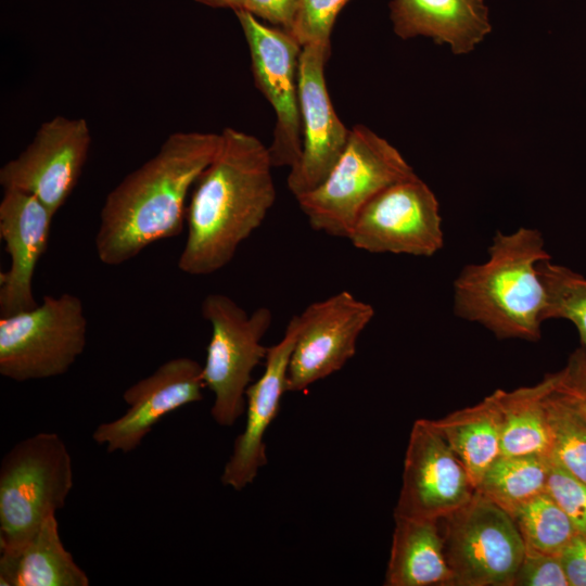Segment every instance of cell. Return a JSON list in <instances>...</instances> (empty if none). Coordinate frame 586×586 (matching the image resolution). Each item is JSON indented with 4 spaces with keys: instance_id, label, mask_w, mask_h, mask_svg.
Listing matches in <instances>:
<instances>
[{
    "instance_id": "6da1fadb",
    "label": "cell",
    "mask_w": 586,
    "mask_h": 586,
    "mask_svg": "<svg viewBox=\"0 0 586 586\" xmlns=\"http://www.w3.org/2000/svg\"><path fill=\"white\" fill-rule=\"evenodd\" d=\"M219 135L217 151L198 178L186 211L187 238L177 265L190 276L226 267L277 198L268 146L231 127Z\"/></svg>"
},
{
    "instance_id": "7a4b0ae2",
    "label": "cell",
    "mask_w": 586,
    "mask_h": 586,
    "mask_svg": "<svg viewBox=\"0 0 586 586\" xmlns=\"http://www.w3.org/2000/svg\"><path fill=\"white\" fill-rule=\"evenodd\" d=\"M220 135L176 131L105 198L95 251L101 263L122 265L157 241L180 234L187 198L213 160Z\"/></svg>"
},
{
    "instance_id": "3957f363",
    "label": "cell",
    "mask_w": 586,
    "mask_h": 586,
    "mask_svg": "<svg viewBox=\"0 0 586 586\" xmlns=\"http://www.w3.org/2000/svg\"><path fill=\"white\" fill-rule=\"evenodd\" d=\"M548 258L538 230L497 232L486 262L466 266L455 280V313L499 339L537 341L547 310L538 265Z\"/></svg>"
},
{
    "instance_id": "277c9868",
    "label": "cell",
    "mask_w": 586,
    "mask_h": 586,
    "mask_svg": "<svg viewBox=\"0 0 586 586\" xmlns=\"http://www.w3.org/2000/svg\"><path fill=\"white\" fill-rule=\"evenodd\" d=\"M73 485L72 457L59 434L40 432L16 443L0 464V555L17 552L65 506Z\"/></svg>"
},
{
    "instance_id": "5b68a950",
    "label": "cell",
    "mask_w": 586,
    "mask_h": 586,
    "mask_svg": "<svg viewBox=\"0 0 586 586\" xmlns=\"http://www.w3.org/2000/svg\"><path fill=\"white\" fill-rule=\"evenodd\" d=\"M413 176L412 167L395 146L357 125L324 180L296 200L314 230L347 239L358 214L373 196Z\"/></svg>"
},
{
    "instance_id": "8992f818",
    "label": "cell",
    "mask_w": 586,
    "mask_h": 586,
    "mask_svg": "<svg viewBox=\"0 0 586 586\" xmlns=\"http://www.w3.org/2000/svg\"><path fill=\"white\" fill-rule=\"evenodd\" d=\"M201 313L212 328L202 365L205 387L214 394L211 415L217 424L232 426L245 411L252 372L267 356L262 340L272 314L267 307L249 314L222 293L207 294Z\"/></svg>"
},
{
    "instance_id": "52a82bcc",
    "label": "cell",
    "mask_w": 586,
    "mask_h": 586,
    "mask_svg": "<svg viewBox=\"0 0 586 586\" xmlns=\"http://www.w3.org/2000/svg\"><path fill=\"white\" fill-rule=\"evenodd\" d=\"M86 342L81 300L71 293L44 295L36 307L0 318V374L16 382L64 374Z\"/></svg>"
},
{
    "instance_id": "ba28073f",
    "label": "cell",
    "mask_w": 586,
    "mask_h": 586,
    "mask_svg": "<svg viewBox=\"0 0 586 586\" xmlns=\"http://www.w3.org/2000/svg\"><path fill=\"white\" fill-rule=\"evenodd\" d=\"M451 586H512L525 552L513 518L475 491L441 520Z\"/></svg>"
},
{
    "instance_id": "9c48e42d",
    "label": "cell",
    "mask_w": 586,
    "mask_h": 586,
    "mask_svg": "<svg viewBox=\"0 0 586 586\" xmlns=\"http://www.w3.org/2000/svg\"><path fill=\"white\" fill-rule=\"evenodd\" d=\"M234 13L249 47L255 86L276 114L268 146L271 163L292 168L303 148L298 86L303 47L291 33L267 26L245 10Z\"/></svg>"
},
{
    "instance_id": "30bf717a",
    "label": "cell",
    "mask_w": 586,
    "mask_h": 586,
    "mask_svg": "<svg viewBox=\"0 0 586 586\" xmlns=\"http://www.w3.org/2000/svg\"><path fill=\"white\" fill-rule=\"evenodd\" d=\"M347 239L369 253L431 257L444 245L438 201L417 175L395 182L362 207Z\"/></svg>"
},
{
    "instance_id": "8fae6325",
    "label": "cell",
    "mask_w": 586,
    "mask_h": 586,
    "mask_svg": "<svg viewBox=\"0 0 586 586\" xmlns=\"http://www.w3.org/2000/svg\"><path fill=\"white\" fill-rule=\"evenodd\" d=\"M90 146L85 118L56 115L42 123L25 150L0 168V184L3 190L34 195L55 215L74 191Z\"/></svg>"
},
{
    "instance_id": "7c38bea8",
    "label": "cell",
    "mask_w": 586,
    "mask_h": 586,
    "mask_svg": "<svg viewBox=\"0 0 586 586\" xmlns=\"http://www.w3.org/2000/svg\"><path fill=\"white\" fill-rule=\"evenodd\" d=\"M373 316L371 304L345 290L308 305L297 315L288 392H302L342 369L355 355L357 340Z\"/></svg>"
},
{
    "instance_id": "4fadbf2b",
    "label": "cell",
    "mask_w": 586,
    "mask_h": 586,
    "mask_svg": "<svg viewBox=\"0 0 586 586\" xmlns=\"http://www.w3.org/2000/svg\"><path fill=\"white\" fill-rule=\"evenodd\" d=\"M459 459L428 419L417 420L406 449L394 517L442 520L473 497Z\"/></svg>"
},
{
    "instance_id": "5bb4252c",
    "label": "cell",
    "mask_w": 586,
    "mask_h": 586,
    "mask_svg": "<svg viewBox=\"0 0 586 586\" xmlns=\"http://www.w3.org/2000/svg\"><path fill=\"white\" fill-rule=\"evenodd\" d=\"M330 48L308 44L300 58L298 86L303 148L290 168L288 188L294 198L320 184L348 142L351 129L335 113L327 89L324 65Z\"/></svg>"
},
{
    "instance_id": "9a60e30c",
    "label": "cell",
    "mask_w": 586,
    "mask_h": 586,
    "mask_svg": "<svg viewBox=\"0 0 586 586\" xmlns=\"http://www.w3.org/2000/svg\"><path fill=\"white\" fill-rule=\"evenodd\" d=\"M204 387L200 362L189 357L169 359L124 392L127 411L115 420L99 424L92 440L105 446L107 453H130L163 417L202 400Z\"/></svg>"
},
{
    "instance_id": "2e32d148",
    "label": "cell",
    "mask_w": 586,
    "mask_h": 586,
    "mask_svg": "<svg viewBox=\"0 0 586 586\" xmlns=\"http://www.w3.org/2000/svg\"><path fill=\"white\" fill-rule=\"evenodd\" d=\"M297 331L295 315L289 320L282 339L268 347L264 372L246 390L245 426L235 438L220 476L221 483L234 491L250 485L267 463L264 436L279 412L283 394L288 392L289 362Z\"/></svg>"
},
{
    "instance_id": "e0dca14e",
    "label": "cell",
    "mask_w": 586,
    "mask_h": 586,
    "mask_svg": "<svg viewBox=\"0 0 586 586\" xmlns=\"http://www.w3.org/2000/svg\"><path fill=\"white\" fill-rule=\"evenodd\" d=\"M53 216L34 195L4 190L0 202V238L10 256V266L0 273V318L38 305L33 278L47 251Z\"/></svg>"
},
{
    "instance_id": "ac0fdd59",
    "label": "cell",
    "mask_w": 586,
    "mask_h": 586,
    "mask_svg": "<svg viewBox=\"0 0 586 586\" xmlns=\"http://www.w3.org/2000/svg\"><path fill=\"white\" fill-rule=\"evenodd\" d=\"M390 17L398 37H429L456 54L472 51L492 29L484 0H392Z\"/></svg>"
},
{
    "instance_id": "d6986e66",
    "label": "cell",
    "mask_w": 586,
    "mask_h": 586,
    "mask_svg": "<svg viewBox=\"0 0 586 586\" xmlns=\"http://www.w3.org/2000/svg\"><path fill=\"white\" fill-rule=\"evenodd\" d=\"M387 586H451L441 520L394 517Z\"/></svg>"
},
{
    "instance_id": "ffe728a7",
    "label": "cell",
    "mask_w": 586,
    "mask_h": 586,
    "mask_svg": "<svg viewBox=\"0 0 586 586\" xmlns=\"http://www.w3.org/2000/svg\"><path fill=\"white\" fill-rule=\"evenodd\" d=\"M86 572L64 547L55 514L13 555H0L1 586H88Z\"/></svg>"
},
{
    "instance_id": "44dd1931",
    "label": "cell",
    "mask_w": 586,
    "mask_h": 586,
    "mask_svg": "<svg viewBox=\"0 0 586 586\" xmlns=\"http://www.w3.org/2000/svg\"><path fill=\"white\" fill-rule=\"evenodd\" d=\"M556 380L549 373L534 385L491 394L500 418V455H550L546 399Z\"/></svg>"
},
{
    "instance_id": "7402d4cb",
    "label": "cell",
    "mask_w": 586,
    "mask_h": 586,
    "mask_svg": "<svg viewBox=\"0 0 586 586\" xmlns=\"http://www.w3.org/2000/svg\"><path fill=\"white\" fill-rule=\"evenodd\" d=\"M430 421L455 453L476 489L488 467L500 456V418L492 396Z\"/></svg>"
},
{
    "instance_id": "603a6c76",
    "label": "cell",
    "mask_w": 586,
    "mask_h": 586,
    "mask_svg": "<svg viewBox=\"0 0 586 586\" xmlns=\"http://www.w3.org/2000/svg\"><path fill=\"white\" fill-rule=\"evenodd\" d=\"M549 456L500 455L476 489L511 517L526 501L546 492Z\"/></svg>"
},
{
    "instance_id": "cb8c5ba5",
    "label": "cell",
    "mask_w": 586,
    "mask_h": 586,
    "mask_svg": "<svg viewBox=\"0 0 586 586\" xmlns=\"http://www.w3.org/2000/svg\"><path fill=\"white\" fill-rule=\"evenodd\" d=\"M512 518L525 549L561 555L578 534L570 518L547 492L523 504Z\"/></svg>"
},
{
    "instance_id": "d4e9b609",
    "label": "cell",
    "mask_w": 586,
    "mask_h": 586,
    "mask_svg": "<svg viewBox=\"0 0 586 586\" xmlns=\"http://www.w3.org/2000/svg\"><path fill=\"white\" fill-rule=\"evenodd\" d=\"M550 457L586 483V418L553 391L546 399Z\"/></svg>"
},
{
    "instance_id": "484cf974",
    "label": "cell",
    "mask_w": 586,
    "mask_h": 586,
    "mask_svg": "<svg viewBox=\"0 0 586 586\" xmlns=\"http://www.w3.org/2000/svg\"><path fill=\"white\" fill-rule=\"evenodd\" d=\"M538 270L547 291L546 320L571 321L586 352V278L550 258L542 260Z\"/></svg>"
},
{
    "instance_id": "4316f807",
    "label": "cell",
    "mask_w": 586,
    "mask_h": 586,
    "mask_svg": "<svg viewBox=\"0 0 586 586\" xmlns=\"http://www.w3.org/2000/svg\"><path fill=\"white\" fill-rule=\"evenodd\" d=\"M351 0H298L290 33L302 47L330 48V36L341 10Z\"/></svg>"
},
{
    "instance_id": "83f0119b",
    "label": "cell",
    "mask_w": 586,
    "mask_h": 586,
    "mask_svg": "<svg viewBox=\"0 0 586 586\" xmlns=\"http://www.w3.org/2000/svg\"><path fill=\"white\" fill-rule=\"evenodd\" d=\"M546 492L570 518L577 533L586 537V483L550 456Z\"/></svg>"
},
{
    "instance_id": "f1b7e54d",
    "label": "cell",
    "mask_w": 586,
    "mask_h": 586,
    "mask_svg": "<svg viewBox=\"0 0 586 586\" xmlns=\"http://www.w3.org/2000/svg\"><path fill=\"white\" fill-rule=\"evenodd\" d=\"M512 586H570L560 555L525 549Z\"/></svg>"
},
{
    "instance_id": "f546056e",
    "label": "cell",
    "mask_w": 586,
    "mask_h": 586,
    "mask_svg": "<svg viewBox=\"0 0 586 586\" xmlns=\"http://www.w3.org/2000/svg\"><path fill=\"white\" fill-rule=\"evenodd\" d=\"M556 373L553 393L586 418V352L576 349Z\"/></svg>"
},
{
    "instance_id": "4dcf8cb0",
    "label": "cell",
    "mask_w": 586,
    "mask_h": 586,
    "mask_svg": "<svg viewBox=\"0 0 586 586\" xmlns=\"http://www.w3.org/2000/svg\"><path fill=\"white\" fill-rule=\"evenodd\" d=\"M298 0H245L244 9L290 33Z\"/></svg>"
},
{
    "instance_id": "1f68e13d",
    "label": "cell",
    "mask_w": 586,
    "mask_h": 586,
    "mask_svg": "<svg viewBox=\"0 0 586 586\" xmlns=\"http://www.w3.org/2000/svg\"><path fill=\"white\" fill-rule=\"evenodd\" d=\"M560 558L570 586H586V537L577 534Z\"/></svg>"
},
{
    "instance_id": "d6a6232c",
    "label": "cell",
    "mask_w": 586,
    "mask_h": 586,
    "mask_svg": "<svg viewBox=\"0 0 586 586\" xmlns=\"http://www.w3.org/2000/svg\"><path fill=\"white\" fill-rule=\"evenodd\" d=\"M211 8L232 9L234 12L244 9L245 0H194Z\"/></svg>"
}]
</instances>
